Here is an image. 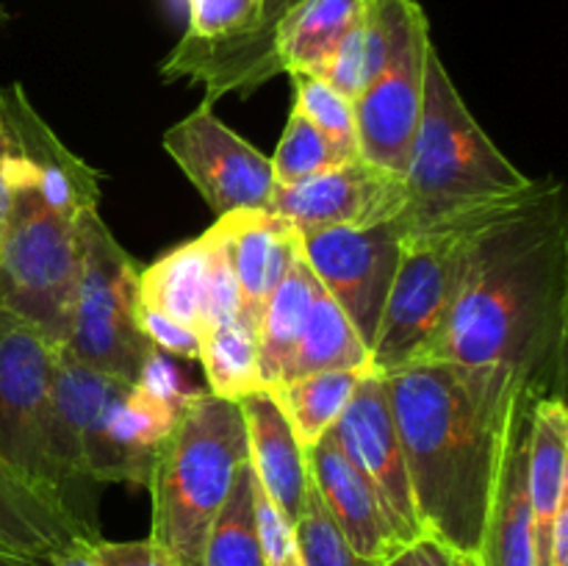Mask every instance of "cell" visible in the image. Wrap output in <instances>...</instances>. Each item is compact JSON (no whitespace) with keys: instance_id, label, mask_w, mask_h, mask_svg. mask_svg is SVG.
I'll list each match as a JSON object with an SVG mask.
<instances>
[{"instance_id":"obj_42","label":"cell","mask_w":568,"mask_h":566,"mask_svg":"<svg viewBox=\"0 0 568 566\" xmlns=\"http://www.w3.org/2000/svg\"><path fill=\"white\" fill-rule=\"evenodd\" d=\"M464 566H480V564H477V558H471V555H469V558L464 560Z\"/></svg>"},{"instance_id":"obj_15","label":"cell","mask_w":568,"mask_h":566,"mask_svg":"<svg viewBox=\"0 0 568 566\" xmlns=\"http://www.w3.org/2000/svg\"><path fill=\"white\" fill-rule=\"evenodd\" d=\"M305 0H261L253 26L225 42L181 39L161 61L166 81L189 78L205 87V100L250 94L281 70V37Z\"/></svg>"},{"instance_id":"obj_31","label":"cell","mask_w":568,"mask_h":566,"mask_svg":"<svg viewBox=\"0 0 568 566\" xmlns=\"http://www.w3.org/2000/svg\"><path fill=\"white\" fill-rule=\"evenodd\" d=\"M288 78H292L294 105L331 139L344 161L358 159L361 150L353 100H347L331 83L308 75V72H288Z\"/></svg>"},{"instance_id":"obj_25","label":"cell","mask_w":568,"mask_h":566,"mask_svg":"<svg viewBox=\"0 0 568 566\" xmlns=\"http://www.w3.org/2000/svg\"><path fill=\"white\" fill-rule=\"evenodd\" d=\"M205 264H209V239L197 236L181 247L161 255L155 264L139 272V300L200 336L205 297Z\"/></svg>"},{"instance_id":"obj_38","label":"cell","mask_w":568,"mask_h":566,"mask_svg":"<svg viewBox=\"0 0 568 566\" xmlns=\"http://www.w3.org/2000/svg\"><path fill=\"white\" fill-rule=\"evenodd\" d=\"M9 159H11L9 133H6L3 114H0V225H3L6 211H9Z\"/></svg>"},{"instance_id":"obj_27","label":"cell","mask_w":568,"mask_h":566,"mask_svg":"<svg viewBox=\"0 0 568 566\" xmlns=\"http://www.w3.org/2000/svg\"><path fill=\"white\" fill-rule=\"evenodd\" d=\"M209 392L239 403L264 386L258 358V327L247 316L211 327L200 336V355Z\"/></svg>"},{"instance_id":"obj_28","label":"cell","mask_w":568,"mask_h":566,"mask_svg":"<svg viewBox=\"0 0 568 566\" xmlns=\"http://www.w3.org/2000/svg\"><path fill=\"white\" fill-rule=\"evenodd\" d=\"M369 370H336L316 372V375L294 377V381L272 386L277 403L286 411L294 433L303 449L314 447L327 431L338 422L347 403L353 400L355 386Z\"/></svg>"},{"instance_id":"obj_7","label":"cell","mask_w":568,"mask_h":566,"mask_svg":"<svg viewBox=\"0 0 568 566\" xmlns=\"http://www.w3.org/2000/svg\"><path fill=\"white\" fill-rule=\"evenodd\" d=\"M59 344L37 325L0 311V458L53 492L78 519L98 527L94 497L61 469L53 447V361Z\"/></svg>"},{"instance_id":"obj_21","label":"cell","mask_w":568,"mask_h":566,"mask_svg":"<svg viewBox=\"0 0 568 566\" xmlns=\"http://www.w3.org/2000/svg\"><path fill=\"white\" fill-rule=\"evenodd\" d=\"M100 530L83 525L53 492L37 486L0 458V553L53 558L78 542H98Z\"/></svg>"},{"instance_id":"obj_35","label":"cell","mask_w":568,"mask_h":566,"mask_svg":"<svg viewBox=\"0 0 568 566\" xmlns=\"http://www.w3.org/2000/svg\"><path fill=\"white\" fill-rule=\"evenodd\" d=\"M139 327H142L148 342L153 344L159 353H170L186 361H194L200 355V336L192 327L181 325V322H175L172 316L150 309L142 300H139Z\"/></svg>"},{"instance_id":"obj_9","label":"cell","mask_w":568,"mask_h":566,"mask_svg":"<svg viewBox=\"0 0 568 566\" xmlns=\"http://www.w3.org/2000/svg\"><path fill=\"white\" fill-rule=\"evenodd\" d=\"M480 211L403 233L392 292L369 350V372L388 375L430 358L453 309L466 233Z\"/></svg>"},{"instance_id":"obj_23","label":"cell","mask_w":568,"mask_h":566,"mask_svg":"<svg viewBox=\"0 0 568 566\" xmlns=\"http://www.w3.org/2000/svg\"><path fill=\"white\" fill-rule=\"evenodd\" d=\"M320 281L305 264L303 253L294 259L283 281L277 283L275 292L266 297L264 309L258 316V358L264 386L272 388L283 381L288 358L297 347L303 327L308 322L311 309H314V294Z\"/></svg>"},{"instance_id":"obj_10","label":"cell","mask_w":568,"mask_h":566,"mask_svg":"<svg viewBox=\"0 0 568 566\" xmlns=\"http://www.w3.org/2000/svg\"><path fill=\"white\" fill-rule=\"evenodd\" d=\"M433 44L422 6L410 3L386 64L353 100L361 159L405 175L425 92V59Z\"/></svg>"},{"instance_id":"obj_16","label":"cell","mask_w":568,"mask_h":566,"mask_svg":"<svg viewBox=\"0 0 568 566\" xmlns=\"http://www.w3.org/2000/svg\"><path fill=\"white\" fill-rule=\"evenodd\" d=\"M0 114L9 133L11 166L33 181L50 209L72 220L83 211H100V172L67 150V144L33 109L20 83L0 89Z\"/></svg>"},{"instance_id":"obj_3","label":"cell","mask_w":568,"mask_h":566,"mask_svg":"<svg viewBox=\"0 0 568 566\" xmlns=\"http://www.w3.org/2000/svg\"><path fill=\"white\" fill-rule=\"evenodd\" d=\"M50 394L55 458L64 475L87 492L92 483L148 486L189 397L105 375L67 347L55 350Z\"/></svg>"},{"instance_id":"obj_12","label":"cell","mask_w":568,"mask_h":566,"mask_svg":"<svg viewBox=\"0 0 568 566\" xmlns=\"http://www.w3.org/2000/svg\"><path fill=\"white\" fill-rule=\"evenodd\" d=\"M164 150L216 216L270 205L275 189L270 155L227 128L209 100L164 133Z\"/></svg>"},{"instance_id":"obj_37","label":"cell","mask_w":568,"mask_h":566,"mask_svg":"<svg viewBox=\"0 0 568 566\" xmlns=\"http://www.w3.org/2000/svg\"><path fill=\"white\" fill-rule=\"evenodd\" d=\"M466 558L469 555L455 553L442 538L430 536V533H422L414 542L392 549L377 566H464Z\"/></svg>"},{"instance_id":"obj_20","label":"cell","mask_w":568,"mask_h":566,"mask_svg":"<svg viewBox=\"0 0 568 566\" xmlns=\"http://www.w3.org/2000/svg\"><path fill=\"white\" fill-rule=\"evenodd\" d=\"M214 225L220 228L231 250L244 316L258 327L266 297L275 292L294 259L303 253L300 231L292 222L266 209L231 211L225 216H216Z\"/></svg>"},{"instance_id":"obj_24","label":"cell","mask_w":568,"mask_h":566,"mask_svg":"<svg viewBox=\"0 0 568 566\" xmlns=\"http://www.w3.org/2000/svg\"><path fill=\"white\" fill-rule=\"evenodd\" d=\"M366 11V0H305L281 37V70L322 78Z\"/></svg>"},{"instance_id":"obj_33","label":"cell","mask_w":568,"mask_h":566,"mask_svg":"<svg viewBox=\"0 0 568 566\" xmlns=\"http://www.w3.org/2000/svg\"><path fill=\"white\" fill-rule=\"evenodd\" d=\"M209 239V264H205V297H203V325L200 336L211 327L231 322L242 316V292H239L236 272H233L231 250H227L225 236L216 225L205 231Z\"/></svg>"},{"instance_id":"obj_22","label":"cell","mask_w":568,"mask_h":566,"mask_svg":"<svg viewBox=\"0 0 568 566\" xmlns=\"http://www.w3.org/2000/svg\"><path fill=\"white\" fill-rule=\"evenodd\" d=\"M568 411L564 397L532 403L527 481H530L536 566H549V542L560 505L568 499Z\"/></svg>"},{"instance_id":"obj_26","label":"cell","mask_w":568,"mask_h":566,"mask_svg":"<svg viewBox=\"0 0 568 566\" xmlns=\"http://www.w3.org/2000/svg\"><path fill=\"white\" fill-rule=\"evenodd\" d=\"M336 370H369V350L361 342L347 314L338 309L336 300L320 283L314 294V309H311L303 336L288 358L281 383Z\"/></svg>"},{"instance_id":"obj_18","label":"cell","mask_w":568,"mask_h":566,"mask_svg":"<svg viewBox=\"0 0 568 566\" xmlns=\"http://www.w3.org/2000/svg\"><path fill=\"white\" fill-rule=\"evenodd\" d=\"M305 464H308V481L314 483L327 514L333 516L355 553L383 560L392 549H397L392 530L383 519L375 488L344 455L333 431H327L314 447L305 449Z\"/></svg>"},{"instance_id":"obj_34","label":"cell","mask_w":568,"mask_h":566,"mask_svg":"<svg viewBox=\"0 0 568 566\" xmlns=\"http://www.w3.org/2000/svg\"><path fill=\"white\" fill-rule=\"evenodd\" d=\"M189 42H225L253 26L261 0H186Z\"/></svg>"},{"instance_id":"obj_36","label":"cell","mask_w":568,"mask_h":566,"mask_svg":"<svg viewBox=\"0 0 568 566\" xmlns=\"http://www.w3.org/2000/svg\"><path fill=\"white\" fill-rule=\"evenodd\" d=\"M87 549L94 566H178L175 558L150 536L139 542H109L100 536L98 542H89Z\"/></svg>"},{"instance_id":"obj_1","label":"cell","mask_w":568,"mask_h":566,"mask_svg":"<svg viewBox=\"0 0 568 566\" xmlns=\"http://www.w3.org/2000/svg\"><path fill=\"white\" fill-rule=\"evenodd\" d=\"M566 347L564 186L536 181L469 225L447 327L427 361L503 372L538 403L564 397Z\"/></svg>"},{"instance_id":"obj_14","label":"cell","mask_w":568,"mask_h":566,"mask_svg":"<svg viewBox=\"0 0 568 566\" xmlns=\"http://www.w3.org/2000/svg\"><path fill=\"white\" fill-rule=\"evenodd\" d=\"M408 209L405 175L366 159L344 161L314 178L275 183L266 211L292 222L300 233L325 228H369L399 220Z\"/></svg>"},{"instance_id":"obj_13","label":"cell","mask_w":568,"mask_h":566,"mask_svg":"<svg viewBox=\"0 0 568 566\" xmlns=\"http://www.w3.org/2000/svg\"><path fill=\"white\" fill-rule=\"evenodd\" d=\"M331 431L344 455L355 464V469L375 488L394 544L403 547V544L419 538L425 527L416 514L408 464H405L403 442H399L397 425H394L383 375L364 372L353 400Z\"/></svg>"},{"instance_id":"obj_17","label":"cell","mask_w":568,"mask_h":566,"mask_svg":"<svg viewBox=\"0 0 568 566\" xmlns=\"http://www.w3.org/2000/svg\"><path fill=\"white\" fill-rule=\"evenodd\" d=\"M530 394L521 388L510 414L503 461L488 505L477 564L480 566H536V538H532L530 481H527V447H530Z\"/></svg>"},{"instance_id":"obj_32","label":"cell","mask_w":568,"mask_h":566,"mask_svg":"<svg viewBox=\"0 0 568 566\" xmlns=\"http://www.w3.org/2000/svg\"><path fill=\"white\" fill-rule=\"evenodd\" d=\"M294 536H297L300 555H303V566H377L381 560L364 558L349 547L344 533L327 514L325 503H322L320 492L314 483L308 481L305 488V503L300 511L297 522H294Z\"/></svg>"},{"instance_id":"obj_5","label":"cell","mask_w":568,"mask_h":566,"mask_svg":"<svg viewBox=\"0 0 568 566\" xmlns=\"http://www.w3.org/2000/svg\"><path fill=\"white\" fill-rule=\"evenodd\" d=\"M244 464L247 431L239 405L209 388L189 394L148 483L153 497L150 538L178 566H200L211 525Z\"/></svg>"},{"instance_id":"obj_30","label":"cell","mask_w":568,"mask_h":566,"mask_svg":"<svg viewBox=\"0 0 568 566\" xmlns=\"http://www.w3.org/2000/svg\"><path fill=\"white\" fill-rule=\"evenodd\" d=\"M270 161L272 172H275V183H281V186H292V183L320 175V172L331 170V166L344 164V159L333 148L331 139L297 105L288 114L281 142H277Z\"/></svg>"},{"instance_id":"obj_29","label":"cell","mask_w":568,"mask_h":566,"mask_svg":"<svg viewBox=\"0 0 568 566\" xmlns=\"http://www.w3.org/2000/svg\"><path fill=\"white\" fill-rule=\"evenodd\" d=\"M200 566H266L255 516V472L250 461L239 469L231 494L211 525Z\"/></svg>"},{"instance_id":"obj_41","label":"cell","mask_w":568,"mask_h":566,"mask_svg":"<svg viewBox=\"0 0 568 566\" xmlns=\"http://www.w3.org/2000/svg\"><path fill=\"white\" fill-rule=\"evenodd\" d=\"M11 20V14H9V9H6V6H0V26H6V22Z\"/></svg>"},{"instance_id":"obj_40","label":"cell","mask_w":568,"mask_h":566,"mask_svg":"<svg viewBox=\"0 0 568 566\" xmlns=\"http://www.w3.org/2000/svg\"><path fill=\"white\" fill-rule=\"evenodd\" d=\"M0 566H53L50 558H20V555L0 553Z\"/></svg>"},{"instance_id":"obj_8","label":"cell","mask_w":568,"mask_h":566,"mask_svg":"<svg viewBox=\"0 0 568 566\" xmlns=\"http://www.w3.org/2000/svg\"><path fill=\"white\" fill-rule=\"evenodd\" d=\"M81 272L72 300L70 331L61 347L92 370L139 383L159 350L139 327V270L103 222L100 211L78 216Z\"/></svg>"},{"instance_id":"obj_4","label":"cell","mask_w":568,"mask_h":566,"mask_svg":"<svg viewBox=\"0 0 568 566\" xmlns=\"http://www.w3.org/2000/svg\"><path fill=\"white\" fill-rule=\"evenodd\" d=\"M405 183L408 209L399 216L403 231L503 203L536 183L483 131L449 78L436 42L427 48L422 117Z\"/></svg>"},{"instance_id":"obj_39","label":"cell","mask_w":568,"mask_h":566,"mask_svg":"<svg viewBox=\"0 0 568 566\" xmlns=\"http://www.w3.org/2000/svg\"><path fill=\"white\" fill-rule=\"evenodd\" d=\"M87 544L89 542L70 544V547H64L61 553H55L50 560H53V566H94L92 558H89Z\"/></svg>"},{"instance_id":"obj_6","label":"cell","mask_w":568,"mask_h":566,"mask_svg":"<svg viewBox=\"0 0 568 566\" xmlns=\"http://www.w3.org/2000/svg\"><path fill=\"white\" fill-rule=\"evenodd\" d=\"M78 272V220L50 209L9 159V211L0 225V311L22 316L61 347L70 331Z\"/></svg>"},{"instance_id":"obj_19","label":"cell","mask_w":568,"mask_h":566,"mask_svg":"<svg viewBox=\"0 0 568 566\" xmlns=\"http://www.w3.org/2000/svg\"><path fill=\"white\" fill-rule=\"evenodd\" d=\"M236 405L247 431V461L255 472V481L272 505L294 525L308 488L303 444L272 388H258Z\"/></svg>"},{"instance_id":"obj_2","label":"cell","mask_w":568,"mask_h":566,"mask_svg":"<svg viewBox=\"0 0 568 566\" xmlns=\"http://www.w3.org/2000/svg\"><path fill=\"white\" fill-rule=\"evenodd\" d=\"M383 381L422 527L475 558L521 383L449 361H419Z\"/></svg>"},{"instance_id":"obj_11","label":"cell","mask_w":568,"mask_h":566,"mask_svg":"<svg viewBox=\"0 0 568 566\" xmlns=\"http://www.w3.org/2000/svg\"><path fill=\"white\" fill-rule=\"evenodd\" d=\"M403 233L399 220L300 233L305 264L347 314L366 350L375 344L383 305L392 292Z\"/></svg>"}]
</instances>
